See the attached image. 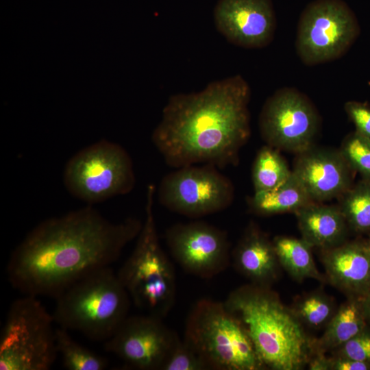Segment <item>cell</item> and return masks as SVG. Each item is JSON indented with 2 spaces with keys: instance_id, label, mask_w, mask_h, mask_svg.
Returning a JSON list of instances; mask_svg holds the SVG:
<instances>
[{
  "instance_id": "cell-20",
  "label": "cell",
  "mask_w": 370,
  "mask_h": 370,
  "mask_svg": "<svg viewBox=\"0 0 370 370\" xmlns=\"http://www.w3.org/2000/svg\"><path fill=\"white\" fill-rule=\"evenodd\" d=\"M367 325L360 299L347 297L338 307L324 328L323 334L317 338V351L329 354L360 332Z\"/></svg>"
},
{
  "instance_id": "cell-27",
  "label": "cell",
  "mask_w": 370,
  "mask_h": 370,
  "mask_svg": "<svg viewBox=\"0 0 370 370\" xmlns=\"http://www.w3.org/2000/svg\"><path fill=\"white\" fill-rule=\"evenodd\" d=\"M197 353L180 336L171 349L161 370H206Z\"/></svg>"
},
{
  "instance_id": "cell-10",
  "label": "cell",
  "mask_w": 370,
  "mask_h": 370,
  "mask_svg": "<svg viewBox=\"0 0 370 370\" xmlns=\"http://www.w3.org/2000/svg\"><path fill=\"white\" fill-rule=\"evenodd\" d=\"M219 169L210 164H193L167 173L158 189L160 204L195 219L225 210L233 202L234 188Z\"/></svg>"
},
{
  "instance_id": "cell-30",
  "label": "cell",
  "mask_w": 370,
  "mask_h": 370,
  "mask_svg": "<svg viewBox=\"0 0 370 370\" xmlns=\"http://www.w3.org/2000/svg\"><path fill=\"white\" fill-rule=\"evenodd\" d=\"M330 370H368L370 365L343 356L330 355Z\"/></svg>"
},
{
  "instance_id": "cell-17",
  "label": "cell",
  "mask_w": 370,
  "mask_h": 370,
  "mask_svg": "<svg viewBox=\"0 0 370 370\" xmlns=\"http://www.w3.org/2000/svg\"><path fill=\"white\" fill-rule=\"evenodd\" d=\"M231 260L236 271L257 286L271 287L281 273L273 241L254 223L231 251Z\"/></svg>"
},
{
  "instance_id": "cell-22",
  "label": "cell",
  "mask_w": 370,
  "mask_h": 370,
  "mask_svg": "<svg viewBox=\"0 0 370 370\" xmlns=\"http://www.w3.org/2000/svg\"><path fill=\"white\" fill-rule=\"evenodd\" d=\"M292 174L285 160L278 149L267 145L258 151L251 169L254 192L275 188Z\"/></svg>"
},
{
  "instance_id": "cell-14",
  "label": "cell",
  "mask_w": 370,
  "mask_h": 370,
  "mask_svg": "<svg viewBox=\"0 0 370 370\" xmlns=\"http://www.w3.org/2000/svg\"><path fill=\"white\" fill-rule=\"evenodd\" d=\"M214 18L217 29L228 42L247 49L269 45L276 29L271 0H219Z\"/></svg>"
},
{
  "instance_id": "cell-8",
  "label": "cell",
  "mask_w": 370,
  "mask_h": 370,
  "mask_svg": "<svg viewBox=\"0 0 370 370\" xmlns=\"http://www.w3.org/2000/svg\"><path fill=\"white\" fill-rule=\"evenodd\" d=\"M63 182L70 194L92 205L129 193L136 177L128 152L117 143L102 140L71 157Z\"/></svg>"
},
{
  "instance_id": "cell-25",
  "label": "cell",
  "mask_w": 370,
  "mask_h": 370,
  "mask_svg": "<svg viewBox=\"0 0 370 370\" xmlns=\"http://www.w3.org/2000/svg\"><path fill=\"white\" fill-rule=\"evenodd\" d=\"M68 331L60 326L55 329L57 352L67 369L103 370L106 368L108 362L104 358L77 343Z\"/></svg>"
},
{
  "instance_id": "cell-5",
  "label": "cell",
  "mask_w": 370,
  "mask_h": 370,
  "mask_svg": "<svg viewBox=\"0 0 370 370\" xmlns=\"http://www.w3.org/2000/svg\"><path fill=\"white\" fill-rule=\"evenodd\" d=\"M155 193V186L149 184L145 221L135 247L117 275L137 308L163 319L174 306L176 280L173 264L158 238L153 213Z\"/></svg>"
},
{
  "instance_id": "cell-19",
  "label": "cell",
  "mask_w": 370,
  "mask_h": 370,
  "mask_svg": "<svg viewBox=\"0 0 370 370\" xmlns=\"http://www.w3.org/2000/svg\"><path fill=\"white\" fill-rule=\"evenodd\" d=\"M247 201L250 211L260 216L295 213L313 202L293 172L289 178L278 187L254 192Z\"/></svg>"
},
{
  "instance_id": "cell-31",
  "label": "cell",
  "mask_w": 370,
  "mask_h": 370,
  "mask_svg": "<svg viewBox=\"0 0 370 370\" xmlns=\"http://www.w3.org/2000/svg\"><path fill=\"white\" fill-rule=\"evenodd\" d=\"M307 367L310 370H330L329 355L317 351L311 357Z\"/></svg>"
},
{
  "instance_id": "cell-11",
  "label": "cell",
  "mask_w": 370,
  "mask_h": 370,
  "mask_svg": "<svg viewBox=\"0 0 370 370\" xmlns=\"http://www.w3.org/2000/svg\"><path fill=\"white\" fill-rule=\"evenodd\" d=\"M320 127L321 117L312 101L293 87L281 88L268 97L259 116L267 144L297 154L313 146Z\"/></svg>"
},
{
  "instance_id": "cell-7",
  "label": "cell",
  "mask_w": 370,
  "mask_h": 370,
  "mask_svg": "<svg viewBox=\"0 0 370 370\" xmlns=\"http://www.w3.org/2000/svg\"><path fill=\"white\" fill-rule=\"evenodd\" d=\"M53 321L36 297L14 301L1 332L0 369H49L58 354Z\"/></svg>"
},
{
  "instance_id": "cell-15",
  "label": "cell",
  "mask_w": 370,
  "mask_h": 370,
  "mask_svg": "<svg viewBox=\"0 0 370 370\" xmlns=\"http://www.w3.org/2000/svg\"><path fill=\"white\" fill-rule=\"evenodd\" d=\"M353 171L339 149L314 146L297 153L292 169L315 202L339 197L352 186Z\"/></svg>"
},
{
  "instance_id": "cell-2",
  "label": "cell",
  "mask_w": 370,
  "mask_h": 370,
  "mask_svg": "<svg viewBox=\"0 0 370 370\" xmlns=\"http://www.w3.org/2000/svg\"><path fill=\"white\" fill-rule=\"evenodd\" d=\"M250 87L240 75L212 82L199 92L173 95L152 133V143L174 169L235 165L250 136Z\"/></svg>"
},
{
  "instance_id": "cell-29",
  "label": "cell",
  "mask_w": 370,
  "mask_h": 370,
  "mask_svg": "<svg viewBox=\"0 0 370 370\" xmlns=\"http://www.w3.org/2000/svg\"><path fill=\"white\" fill-rule=\"evenodd\" d=\"M344 109L356 127V132L370 138V106L365 103L349 101Z\"/></svg>"
},
{
  "instance_id": "cell-6",
  "label": "cell",
  "mask_w": 370,
  "mask_h": 370,
  "mask_svg": "<svg viewBox=\"0 0 370 370\" xmlns=\"http://www.w3.org/2000/svg\"><path fill=\"white\" fill-rule=\"evenodd\" d=\"M184 341L207 369H266L244 328L224 302H196L186 319Z\"/></svg>"
},
{
  "instance_id": "cell-4",
  "label": "cell",
  "mask_w": 370,
  "mask_h": 370,
  "mask_svg": "<svg viewBox=\"0 0 370 370\" xmlns=\"http://www.w3.org/2000/svg\"><path fill=\"white\" fill-rule=\"evenodd\" d=\"M55 322L90 340L106 341L127 317L131 299L109 267L91 272L56 297Z\"/></svg>"
},
{
  "instance_id": "cell-18",
  "label": "cell",
  "mask_w": 370,
  "mask_h": 370,
  "mask_svg": "<svg viewBox=\"0 0 370 370\" xmlns=\"http://www.w3.org/2000/svg\"><path fill=\"white\" fill-rule=\"evenodd\" d=\"M303 238L321 250L347 241L349 228L338 206L313 201L295 212Z\"/></svg>"
},
{
  "instance_id": "cell-21",
  "label": "cell",
  "mask_w": 370,
  "mask_h": 370,
  "mask_svg": "<svg viewBox=\"0 0 370 370\" xmlns=\"http://www.w3.org/2000/svg\"><path fill=\"white\" fill-rule=\"evenodd\" d=\"M272 241L282 269L295 280L312 278L326 281L316 267L312 247L303 238L278 236Z\"/></svg>"
},
{
  "instance_id": "cell-9",
  "label": "cell",
  "mask_w": 370,
  "mask_h": 370,
  "mask_svg": "<svg viewBox=\"0 0 370 370\" xmlns=\"http://www.w3.org/2000/svg\"><path fill=\"white\" fill-rule=\"evenodd\" d=\"M359 33L356 15L345 1L314 0L300 15L296 52L307 66L330 62L344 56Z\"/></svg>"
},
{
  "instance_id": "cell-3",
  "label": "cell",
  "mask_w": 370,
  "mask_h": 370,
  "mask_svg": "<svg viewBox=\"0 0 370 370\" xmlns=\"http://www.w3.org/2000/svg\"><path fill=\"white\" fill-rule=\"evenodd\" d=\"M223 302L244 328L266 369L302 370L317 352V338L271 287L243 285Z\"/></svg>"
},
{
  "instance_id": "cell-28",
  "label": "cell",
  "mask_w": 370,
  "mask_h": 370,
  "mask_svg": "<svg viewBox=\"0 0 370 370\" xmlns=\"http://www.w3.org/2000/svg\"><path fill=\"white\" fill-rule=\"evenodd\" d=\"M329 354L343 356L370 365V326L367 325L360 332Z\"/></svg>"
},
{
  "instance_id": "cell-33",
  "label": "cell",
  "mask_w": 370,
  "mask_h": 370,
  "mask_svg": "<svg viewBox=\"0 0 370 370\" xmlns=\"http://www.w3.org/2000/svg\"><path fill=\"white\" fill-rule=\"evenodd\" d=\"M367 243H368V244H369V247H370V236H369V241H367Z\"/></svg>"
},
{
  "instance_id": "cell-12",
  "label": "cell",
  "mask_w": 370,
  "mask_h": 370,
  "mask_svg": "<svg viewBox=\"0 0 370 370\" xmlns=\"http://www.w3.org/2000/svg\"><path fill=\"white\" fill-rule=\"evenodd\" d=\"M170 253L184 271L209 279L224 271L231 262L230 243L224 230L208 223H179L165 234Z\"/></svg>"
},
{
  "instance_id": "cell-16",
  "label": "cell",
  "mask_w": 370,
  "mask_h": 370,
  "mask_svg": "<svg viewBox=\"0 0 370 370\" xmlns=\"http://www.w3.org/2000/svg\"><path fill=\"white\" fill-rule=\"evenodd\" d=\"M325 280L347 297L361 299L370 292V247L367 242L345 241L321 250Z\"/></svg>"
},
{
  "instance_id": "cell-13",
  "label": "cell",
  "mask_w": 370,
  "mask_h": 370,
  "mask_svg": "<svg viewBox=\"0 0 370 370\" xmlns=\"http://www.w3.org/2000/svg\"><path fill=\"white\" fill-rule=\"evenodd\" d=\"M178 337L162 319L148 314L127 316L104 348L134 369L161 370Z\"/></svg>"
},
{
  "instance_id": "cell-32",
  "label": "cell",
  "mask_w": 370,
  "mask_h": 370,
  "mask_svg": "<svg viewBox=\"0 0 370 370\" xmlns=\"http://www.w3.org/2000/svg\"><path fill=\"white\" fill-rule=\"evenodd\" d=\"M360 300L365 320L367 325L370 326V292Z\"/></svg>"
},
{
  "instance_id": "cell-24",
  "label": "cell",
  "mask_w": 370,
  "mask_h": 370,
  "mask_svg": "<svg viewBox=\"0 0 370 370\" xmlns=\"http://www.w3.org/2000/svg\"><path fill=\"white\" fill-rule=\"evenodd\" d=\"M291 308L306 329L318 330L325 328L338 307L331 297L315 291L296 297Z\"/></svg>"
},
{
  "instance_id": "cell-23",
  "label": "cell",
  "mask_w": 370,
  "mask_h": 370,
  "mask_svg": "<svg viewBox=\"0 0 370 370\" xmlns=\"http://www.w3.org/2000/svg\"><path fill=\"white\" fill-rule=\"evenodd\" d=\"M338 198V207L349 230L370 233V181L363 179Z\"/></svg>"
},
{
  "instance_id": "cell-26",
  "label": "cell",
  "mask_w": 370,
  "mask_h": 370,
  "mask_svg": "<svg viewBox=\"0 0 370 370\" xmlns=\"http://www.w3.org/2000/svg\"><path fill=\"white\" fill-rule=\"evenodd\" d=\"M339 150L352 169L370 181V138L355 131L345 137Z\"/></svg>"
},
{
  "instance_id": "cell-1",
  "label": "cell",
  "mask_w": 370,
  "mask_h": 370,
  "mask_svg": "<svg viewBox=\"0 0 370 370\" xmlns=\"http://www.w3.org/2000/svg\"><path fill=\"white\" fill-rule=\"evenodd\" d=\"M143 222L112 223L87 207L47 219L16 247L8 264L11 285L25 295L56 297L86 275L115 262Z\"/></svg>"
}]
</instances>
